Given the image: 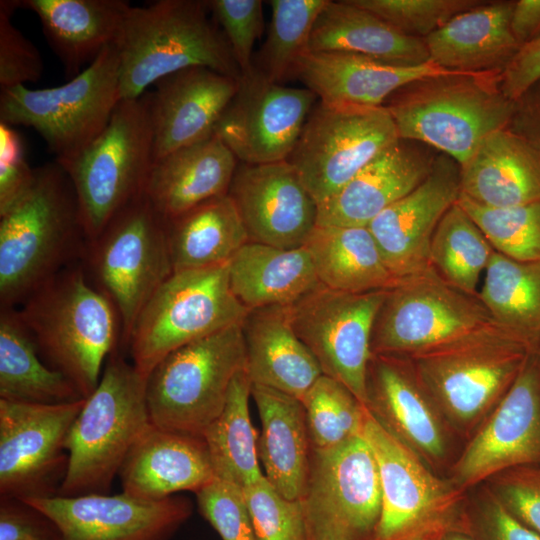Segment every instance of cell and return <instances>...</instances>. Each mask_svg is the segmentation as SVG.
<instances>
[{
	"label": "cell",
	"instance_id": "1",
	"mask_svg": "<svg viewBox=\"0 0 540 540\" xmlns=\"http://www.w3.org/2000/svg\"><path fill=\"white\" fill-rule=\"evenodd\" d=\"M88 239L73 185L56 161L34 169L27 191L0 214V308H16L65 267Z\"/></svg>",
	"mask_w": 540,
	"mask_h": 540
},
{
	"label": "cell",
	"instance_id": "2",
	"mask_svg": "<svg viewBox=\"0 0 540 540\" xmlns=\"http://www.w3.org/2000/svg\"><path fill=\"white\" fill-rule=\"evenodd\" d=\"M16 308L42 359L88 398L108 357L119 349L122 330L114 305L82 262L59 271Z\"/></svg>",
	"mask_w": 540,
	"mask_h": 540
},
{
	"label": "cell",
	"instance_id": "3",
	"mask_svg": "<svg viewBox=\"0 0 540 540\" xmlns=\"http://www.w3.org/2000/svg\"><path fill=\"white\" fill-rule=\"evenodd\" d=\"M500 71L448 72L410 82L384 103L400 139L466 163L492 133L507 127L514 101L501 91Z\"/></svg>",
	"mask_w": 540,
	"mask_h": 540
},
{
	"label": "cell",
	"instance_id": "4",
	"mask_svg": "<svg viewBox=\"0 0 540 540\" xmlns=\"http://www.w3.org/2000/svg\"><path fill=\"white\" fill-rule=\"evenodd\" d=\"M206 1L159 0L131 6L115 43L121 99H136L160 79L206 67L240 80L241 71Z\"/></svg>",
	"mask_w": 540,
	"mask_h": 540
},
{
	"label": "cell",
	"instance_id": "5",
	"mask_svg": "<svg viewBox=\"0 0 540 540\" xmlns=\"http://www.w3.org/2000/svg\"><path fill=\"white\" fill-rule=\"evenodd\" d=\"M147 376L119 350L107 359L97 388L68 432V466L59 496L108 494L133 445L150 424Z\"/></svg>",
	"mask_w": 540,
	"mask_h": 540
},
{
	"label": "cell",
	"instance_id": "6",
	"mask_svg": "<svg viewBox=\"0 0 540 540\" xmlns=\"http://www.w3.org/2000/svg\"><path fill=\"white\" fill-rule=\"evenodd\" d=\"M500 334L512 336L478 295L452 286L429 267L386 289L373 324L371 351L414 359Z\"/></svg>",
	"mask_w": 540,
	"mask_h": 540
},
{
	"label": "cell",
	"instance_id": "7",
	"mask_svg": "<svg viewBox=\"0 0 540 540\" xmlns=\"http://www.w3.org/2000/svg\"><path fill=\"white\" fill-rule=\"evenodd\" d=\"M57 162L73 185L86 237L92 241L144 193L153 164L146 96L121 99L94 141L76 156Z\"/></svg>",
	"mask_w": 540,
	"mask_h": 540
},
{
	"label": "cell",
	"instance_id": "8",
	"mask_svg": "<svg viewBox=\"0 0 540 540\" xmlns=\"http://www.w3.org/2000/svg\"><path fill=\"white\" fill-rule=\"evenodd\" d=\"M243 368L246 354L241 323L171 352L147 377L151 424L203 437L222 412L231 382Z\"/></svg>",
	"mask_w": 540,
	"mask_h": 540
},
{
	"label": "cell",
	"instance_id": "9",
	"mask_svg": "<svg viewBox=\"0 0 540 540\" xmlns=\"http://www.w3.org/2000/svg\"><path fill=\"white\" fill-rule=\"evenodd\" d=\"M248 311L231 290L228 263L175 271L142 308L125 349L148 377L171 352L242 323Z\"/></svg>",
	"mask_w": 540,
	"mask_h": 540
},
{
	"label": "cell",
	"instance_id": "10",
	"mask_svg": "<svg viewBox=\"0 0 540 540\" xmlns=\"http://www.w3.org/2000/svg\"><path fill=\"white\" fill-rule=\"evenodd\" d=\"M116 44L67 83L45 89L1 90L0 122L36 130L55 160H68L94 141L121 100Z\"/></svg>",
	"mask_w": 540,
	"mask_h": 540
},
{
	"label": "cell",
	"instance_id": "11",
	"mask_svg": "<svg viewBox=\"0 0 540 540\" xmlns=\"http://www.w3.org/2000/svg\"><path fill=\"white\" fill-rule=\"evenodd\" d=\"M81 262L93 285L114 305L125 348L142 308L174 272L166 219L143 193L88 241Z\"/></svg>",
	"mask_w": 540,
	"mask_h": 540
},
{
	"label": "cell",
	"instance_id": "12",
	"mask_svg": "<svg viewBox=\"0 0 540 540\" xmlns=\"http://www.w3.org/2000/svg\"><path fill=\"white\" fill-rule=\"evenodd\" d=\"M308 540H374L381 486L374 453L362 434L311 448L301 498Z\"/></svg>",
	"mask_w": 540,
	"mask_h": 540
},
{
	"label": "cell",
	"instance_id": "13",
	"mask_svg": "<svg viewBox=\"0 0 540 540\" xmlns=\"http://www.w3.org/2000/svg\"><path fill=\"white\" fill-rule=\"evenodd\" d=\"M363 436L377 461L381 513L374 540H443L465 531L454 491L367 410Z\"/></svg>",
	"mask_w": 540,
	"mask_h": 540
},
{
	"label": "cell",
	"instance_id": "14",
	"mask_svg": "<svg viewBox=\"0 0 540 540\" xmlns=\"http://www.w3.org/2000/svg\"><path fill=\"white\" fill-rule=\"evenodd\" d=\"M399 139L384 106L319 101L287 161L318 205Z\"/></svg>",
	"mask_w": 540,
	"mask_h": 540
},
{
	"label": "cell",
	"instance_id": "15",
	"mask_svg": "<svg viewBox=\"0 0 540 540\" xmlns=\"http://www.w3.org/2000/svg\"><path fill=\"white\" fill-rule=\"evenodd\" d=\"M385 291L348 293L320 284L289 305L293 328L323 375L344 384L365 407L372 329Z\"/></svg>",
	"mask_w": 540,
	"mask_h": 540
},
{
	"label": "cell",
	"instance_id": "16",
	"mask_svg": "<svg viewBox=\"0 0 540 540\" xmlns=\"http://www.w3.org/2000/svg\"><path fill=\"white\" fill-rule=\"evenodd\" d=\"M84 401L37 404L0 399V497L58 495L68 466L66 438Z\"/></svg>",
	"mask_w": 540,
	"mask_h": 540
},
{
	"label": "cell",
	"instance_id": "17",
	"mask_svg": "<svg viewBox=\"0 0 540 540\" xmlns=\"http://www.w3.org/2000/svg\"><path fill=\"white\" fill-rule=\"evenodd\" d=\"M534 350L506 334L409 359L428 396L468 422L498 403Z\"/></svg>",
	"mask_w": 540,
	"mask_h": 540
},
{
	"label": "cell",
	"instance_id": "18",
	"mask_svg": "<svg viewBox=\"0 0 540 540\" xmlns=\"http://www.w3.org/2000/svg\"><path fill=\"white\" fill-rule=\"evenodd\" d=\"M316 100L306 87L272 82L254 69L241 77L214 133L240 163L284 161L295 148Z\"/></svg>",
	"mask_w": 540,
	"mask_h": 540
},
{
	"label": "cell",
	"instance_id": "19",
	"mask_svg": "<svg viewBox=\"0 0 540 540\" xmlns=\"http://www.w3.org/2000/svg\"><path fill=\"white\" fill-rule=\"evenodd\" d=\"M45 513L63 540H169L192 514L185 497L146 500L120 494L21 499Z\"/></svg>",
	"mask_w": 540,
	"mask_h": 540
},
{
	"label": "cell",
	"instance_id": "20",
	"mask_svg": "<svg viewBox=\"0 0 540 540\" xmlns=\"http://www.w3.org/2000/svg\"><path fill=\"white\" fill-rule=\"evenodd\" d=\"M540 465V360L532 351L518 376L496 404L456 467L461 484Z\"/></svg>",
	"mask_w": 540,
	"mask_h": 540
},
{
	"label": "cell",
	"instance_id": "21",
	"mask_svg": "<svg viewBox=\"0 0 540 540\" xmlns=\"http://www.w3.org/2000/svg\"><path fill=\"white\" fill-rule=\"evenodd\" d=\"M249 241L303 247L316 226L317 203L287 161L238 163L228 193Z\"/></svg>",
	"mask_w": 540,
	"mask_h": 540
},
{
	"label": "cell",
	"instance_id": "22",
	"mask_svg": "<svg viewBox=\"0 0 540 540\" xmlns=\"http://www.w3.org/2000/svg\"><path fill=\"white\" fill-rule=\"evenodd\" d=\"M459 197L460 165L440 153L426 179L367 226L395 279L429 268L433 234Z\"/></svg>",
	"mask_w": 540,
	"mask_h": 540
},
{
	"label": "cell",
	"instance_id": "23",
	"mask_svg": "<svg viewBox=\"0 0 540 540\" xmlns=\"http://www.w3.org/2000/svg\"><path fill=\"white\" fill-rule=\"evenodd\" d=\"M239 81L206 67L187 68L157 81L155 91L145 95L153 161L211 136Z\"/></svg>",
	"mask_w": 540,
	"mask_h": 540
},
{
	"label": "cell",
	"instance_id": "24",
	"mask_svg": "<svg viewBox=\"0 0 540 540\" xmlns=\"http://www.w3.org/2000/svg\"><path fill=\"white\" fill-rule=\"evenodd\" d=\"M424 146L399 139L385 149L338 192L317 205L316 225L367 227L429 175L438 154Z\"/></svg>",
	"mask_w": 540,
	"mask_h": 540
},
{
	"label": "cell",
	"instance_id": "25",
	"mask_svg": "<svg viewBox=\"0 0 540 540\" xmlns=\"http://www.w3.org/2000/svg\"><path fill=\"white\" fill-rule=\"evenodd\" d=\"M119 477L122 492L146 500H162L183 491L197 493L216 479L203 437L151 422L128 453Z\"/></svg>",
	"mask_w": 540,
	"mask_h": 540
},
{
	"label": "cell",
	"instance_id": "26",
	"mask_svg": "<svg viewBox=\"0 0 540 540\" xmlns=\"http://www.w3.org/2000/svg\"><path fill=\"white\" fill-rule=\"evenodd\" d=\"M448 72L453 71L432 61L403 66L359 54L306 51L291 75L322 102L377 107L412 81Z\"/></svg>",
	"mask_w": 540,
	"mask_h": 540
},
{
	"label": "cell",
	"instance_id": "27",
	"mask_svg": "<svg viewBox=\"0 0 540 540\" xmlns=\"http://www.w3.org/2000/svg\"><path fill=\"white\" fill-rule=\"evenodd\" d=\"M238 160L211 136L153 161L144 195L166 220L228 193Z\"/></svg>",
	"mask_w": 540,
	"mask_h": 540
},
{
	"label": "cell",
	"instance_id": "28",
	"mask_svg": "<svg viewBox=\"0 0 540 540\" xmlns=\"http://www.w3.org/2000/svg\"><path fill=\"white\" fill-rule=\"evenodd\" d=\"M241 327L246 371L252 384L302 400L323 373L314 355L296 334L289 305L251 309Z\"/></svg>",
	"mask_w": 540,
	"mask_h": 540
},
{
	"label": "cell",
	"instance_id": "29",
	"mask_svg": "<svg viewBox=\"0 0 540 540\" xmlns=\"http://www.w3.org/2000/svg\"><path fill=\"white\" fill-rule=\"evenodd\" d=\"M366 396L371 415L405 444L429 456L443 454L441 429L409 359L372 354Z\"/></svg>",
	"mask_w": 540,
	"mask_h": 540
},
{
	"label": "cell",
	"instance_id": "30",
	"mask_svg": "<svg viewBox=\"0 0 540 540\" xmlns=\"http://www.w3.org/2000/svg\"><path fill=\"white\" fill-rule=\"evenodd\" d=\"M460 196L493 208L540 202V153L508 128L492 133L460 166Z\"/></svg>",
	"mask_w": 540,
	"mask_h": 540
},
{
	"label": "cell",
	"instance_id": "31",
	"mask_svg": "<svg viewBox=\"0 0 540 540\" xmlns=\"http://www.w3.org/2000/svg\"><path fill=\"white\" fill-rule=\"evenodd\" d=\"M515 1H484L427 36L429 58L456 72L503 70L519 50L511 31Z\"/></svg>",
	"mask_w": 540,
	"mask_h": 540
},
{
	"label": "cell",
	"instance_id": "32",
	"mask_svg": "<svg viewBox=\"0 0 540 540\" xmlns=\"http://www.w3.org/2000/svg\"><path fill=\"white\" fill-rule=\"evenodd\" d=\"M21 5L39 17L70 79L117 42L132 6L124 0H25Z\"/></svg>",
	"mask_w": 540,
	"mask_h": 540
},
{
	"label": "cell",
	"instance_id": "33",
	"mask_svg": "<svg viewBox=\"0 0 540 540\" xmlns=\"http://www.w3.org/2000/svg\"><path fill=\"white\" fill-rule=\"evenodd\" d=\"M261 422L257 439L264 476L285 498L301 500L308 475L310 442L305 409L300 399L281 391L253 385Z\"/></svg>",
	"mask_w": 540,
	"mask_h": 540
},
{
	"label": "cell",
	"instance_id": "34",
	"mask_svg": "<svg viewBox=\"0 0 540 540\" xmlns=\"http://www.w3.org/2000/svg\"><path fill=\"white\" fill-rule=\"evenodd\" d=\"M308 51L359 54L403 66L431 61L424 39L400 32L351 0H328L313 28Z\"/></svg>",
	"mask_w": 540,
	"mask_h": 540
},
{
	"label": "cell",
	"instance_id": "35",
	"mask_svg": "<svg viewBox=\"0 0 540 540\" xmlns=\"http://www.w3.org/2000/svg\"><path fill=\"white\" fill-rule=\"evenodd\" d=\"M228 274L233 294L249 310L291 305L321 284L305 246L249 241L229 260Z\"/></svg>",
	"mask_w": 540,
	"mask_h": 540
},
{
	"label": "cell",
	"instance_id": "36",
	"mask_svg": "<svg viewBox=\"0 0 540 540\" xmlns=\"http://www.w3.org/2000/svg\"><path fill=\"white\" fill-rule=\"evenodd\" d=\"M319 282L329 289L366 293L396 282L368 227L316 225L304 245Z\"/></svg>",
	"mask_w": 540,
	"mask_h": 540
},
{
	"label": "cell",
	"instance_id": "37",
	"mask_svg": "<svg viewBox=\"0 0 540 540\" xmlns=\"http://www.w3.org/2000/svg\"><path fill=\"white\" fill-rule=\"evenodd\" d=\"M173 271L228 263L249 237L228 194L166 220Z\"/></svg>",
	"mask_w": 540,
	"mask_h": 540
},
{
	"label": "cell",
	"instance_id": "38",
	"mask_svg": "<svg viewBox=\"0 0 540 540\" xmlns=\"http://www.w3.org/2000/svg\"><path fill=\"white\" fill-rule=\"evenodd\" d=\"M42 360L17 308H0V399L37 404L84 399L64 374Z\"/></svg>",
	"mask_w": 540,
	"mask_h": 540
},
{
	"label": "cell",
	"instance_id": "39",
	"mask_svg": "<svg viewBox=\"0 0 540 540\" xmlns=\"http://www.w3.org/2000/svg\"><path fill=\"white\" fill-rule=\"evenodd\" d=\"M478 296L500 327L536 349L540 342V261L522 262L494 252Z\"/></svg>",
	"mask_w": 540,
	"mask_h": 540
},
{
	"label": "cell",
	"instance_id": "40",
	"mask_svg": "<svg viewBox=\"0 0 540 540\" xmlns=\"http://www.w3.org/2000/svg\"><path fill=\"white\" fill-rule=\"evenodd\" d=\"M252 382L241 369L233 378L220 415L203 434L215 476L245 488L264 474L259 467L257 437L249 412Z\"/></svg>",
	"mask_w": 540,
	"mask_h": 540
},
{
	"label": "cell",
	"instance_id": "41",
	"mask_svg": "<svg viewBox=\"0 0 540 540\" xmlns=\"http://www.w3.org/2000/svg\"><path fill=\"white\" fill-rule=\"evenodd\" d=\"M494 252L484 233L457 201L433 234L429 267L452 286L478 295L479 280Z\"/></svg>",
	"mask_w": 540,
	"mask_h": 540
},
{
	"label": "cell",
	"instance_id": "42",
	"mask_svg": "<svg viewBox=\"0 0 540 540\" xmlns=\"http://www.w3.org/2000/svg\"><path fill=\"white\" fill-rule=\"evenodd\" d=\"M271 22L266 40L259 52L261 75L280 83L297 60L308 51L315 23L328 0H271Z\"/></svg>",
	"mask_w": 540,
	"mask_h": 540
},
{
	"label": "cell",
	"instance_id": "43",
	"mask_svg": "<svg viewBox=\"0 0 540 540\" xmlns=\"http://www.w3.org/2000/svg\"><path fill=\"white\" fill-rule=\"evenodd\" d=\"M301 401L311 448H331L362 434L367 408L341 382L321 375Z\"/></svg>",
	"mask_w": 540,
	"mask_h": 540
},
{
	"label": "cell",
	"instance_id": "44",
	"mask_svg": "<svg viewBox=\"0 0 540 540\" xmlns=\"http://www.w3.org/2000/svg\"><path fill=\"white\" fill-rule=\"evenodd\" d=\"M458 203L475 221L495 252L517 261H540V202L493 208L460 196Z\"/></svg>",
	"mask_w": 540,
	"mask_h": 540
},
{
	"label": "cell",
	"instance_id": "45",
	"mask_svg": "<svg viewBox=\"0 0 540 540\" xmlns=\"http://www.w3.org/2000/svg\"><path fill=\"white\" fill-rule=\"evenodd\" d=\"M400 32L425 39L483 0H351Z\"/></svg>",
	"mask_w": 540,
	"mask_h": 540
},
{
	"label": "cell",
	"instance_id": "46",
	"mask_svg": "<svg viewBox=\"0 0 540 540\" xmlns=\"http://www.w3.org/2000/svg\"><path fill=\"white\" fill-rule=\"evenodd\" d=\"M255 540H308L300 500L282 496L263 476L244 488Z\"/></svg>",
	"mask_w": 540,
	"mask_h": 540
},
{
	"label": "cell",
	"instance_id": "47",
	"mask_svg": "<svg viewBox=\"0 0 540 540\" xmlns=\"http://www.w3.org/2000/svg\"><path fill=\"white\" fill-rule=\"evenodd\" d=\"M220 26L242 76L254 71L253 48L263 27V2L260 0L206 1Z\"/></svg>",
	"mask_w": 540,
	"mask_h": 540
},
{
	"label": "cell",
	"instance_id": "48",
	"mask_svg": "<svg viewBox=\"0 0 540 540\" xmlns=\"http://www.w3.org/2000/svg\"><path fill=\"white\" fill-rule=\"evenodd\" d=\"M195 495L200 514L222 540H255L244 488L216 478Z\"/></svg>",
	"mask_w": 540,
	"mask_h": 540
},
{
	"label": "cell",
	"instance_id": "49",
	"mask_svg": "<svg viewBox=\"0 0 540 540\" xmlns=\"http://www.w3.org/2000/svg\"><path fill=\"white\" fill-rule=\"evenodd\" d=\"M21 1H0V87L1 90L38 81L44 65L38 49L12 23Z\"/></svg>",
	"mask_w": 540,
	"mask_h": 540
},
{
	"label": "cell",
	"instance_id": "50",
	"mask_svg": "<svg viewBox=\"0 0 540 540\" xmlns=\"http://www.w3.org/2000/svg\"><path fill=\"white\" fill-rule=\"evenodd\" d=\"M498 479L496 498L540 536V465L510 469L500 473Z\"/></svg>",
	"mask_w": 540,
	"mask_h": 540
},
{
	"label": "cell",
	"instance_id": "51",
	"mask_svg": "<svg viewBox=\"0 0 540 540\" xmlns=\"http://www.w3.org/2000/svg\"><path fill=\"white\" fill-rule=\"evenodd\" d=\"M33 177L34 169L26 161L20 134L0 122V214L27 191Z\"/></svg>",
	"mask_w": 540,
	"mask_h": 540
},
{
	"label": "cell",
	"instance_id": "52",
	"mask_svg": "<svg viewBox=\"0 0 540 540\" xmlns=\"http://www.w3.org/2000/svg\"><path fill=\"white\" fill-rule=\"evenodd\" d=\"M0 540H63L55 522L35 506L0 497Z\"/></svg>",
	"mask_w": 540,
	"mask_h": 540
},
{
	"label": "cell",
	"instance_id": "53",
	"mask_svg": "<svg viewBox=\"0 0 540 540\" xmlns=\"http://www.w3.org/2000/svg\"><path fill=\"white\" fill-rule=\"evenodd\" d=\"M540 80V38L519 48L501 74L500 88L516 101Z\"/></svg>",
	"mask_w": 540,
	"mask_h": 540
},
{
	"label": "cell",
	"instance_id": "54",
	"mask_svg": "<svg viewBox=\"0 0 540 540\" xmlns=\"http://www.w3.org/2000/svg\"><path fill=\"white\" fill-rule=\"evenodd\" d=\"M476 534L477 540H540L536 532L517 520L497 498L484 506Z\"/></svg>",
	"mask_w": 540,
	"mask_h": 540
},
{
	"label": "cell",
	"instance_id": "55",
	"mask_svg": "<svg viewBox=\"0 0 540 540\" xmlns=\"http://www.w3.org/2000/svg\"><path fill=\"white\" fill-rule=\"evenodd\" d=\"M540 153V80L514 101L507 125Z\"/></svg>",
	"mask_w": 540,
	"mask_h": 540
},
{
	"label": "cell",
	"instance_id": "56",
	"mask_svg": "<svg viewBox=\"0 0 540 540\" xmlns=\"http://www.w3.org/2000/svg\"><path fill=\"white\" fill-rule=\"evenodd\" d=\"M511 31L520 47L540 38V0L514 2Z\"/></svg>",
	"mask_w": 540,
	"mask_h": 540
},
{
	"label": "cell",
	"instance_id": "57",
	"mask_svg": "<svg viewBox=\"0 0 540 540\" xmlns=\"http://www.w3.org/2000/svg\"><path fill=\"white\" fill-rule=\"evenodd\" d=\"M443 540H477L474 536H472L470 533L465 531H452L445 535Z\"/></svg>",
	"mask_w": 540,
	"mask_h": 540
},
{
	"label": "cell",
	"instance_id": "58",
	"mask_svg": "<svg viewBox=\"0 0 540 540\" xmlns=\"http://www.w3.org/2000/svg\"><path fill=\"white\" fill-rule=\"evenodd\" d=\"M535 352L537 353V355L539 357V360H540V342H539L538 346L536 347Z\"/></svg>",
	"mask_w": 540,
	"mask_h": 540
}]
</instances>
